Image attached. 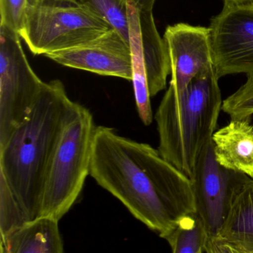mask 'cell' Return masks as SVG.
Instances as JSON below:
<instances>
[{
    "mask_svg": "<svg viewBox=\"0 0 253 253\" xmlns=\"http://www.w3.org/2000/svg\"><path fill=\"white\" fill-rule=\"evenodd\" d=\"M89 175L163 239L196 213L191 179L158 150L112 128L95 129Z\"/></svg>",
    "mask_w": 253,
    "mask_h": 253,
    "instance_id": "1",
    "label": "cell"
},
{
    "mask_svg": "<svg viewBox=\"0 0 253 253\" xmlns=\"http://www.w3.org/2000/svg\"><path fill=\"white\" fill-rule=\"evenodd\" d=\"M72 102L62 82L45 83L27 118L0 146V198L8 231L40 218L46 172Z\"/></svg>",
    "mask_w": 253,
    "mask_h": 253,
    "instance_id": "2",
    "label": "cell"
},
{
    "mask_svg": "<svg viewBox=\"0 0 253 253\" xmlns=\"http://www.w3.org/2000/svg\"><path fill=\"white\" fill-rule=\"evenodd\" d=\"M218 80L212 68L181 91L169 85L154 115L159 153L190 178L222 111Z\"/></svg>",
    "mask_w": 253,
    "mask_h": 253,
    "instance_id": "3",
    "label": "cell"
},
{
    "mask_svg": "<svg viewBox=\"0 0 253 253\" xmlns=\"http://www.w3.org/2000/svg\"><path fill=\"white\" fill-rule=\"evenodd\" d=\"M96 127L90 111L73 102L46 172L40 218L59 221L80 196L90 174Z\"/></svg>",
    "mask_w": 253,
    "mask_h": 253,
    "instance_id": "4",
    "label": "cell"
},
{
    "mask_svg": "<svg viewBox=\"0 0 253 253\" xmlns=\"http://www.w3.org/2000/svg\"><path fill=\"white\" fill-rule=\"evenodd\" d=\"M112 29L79 0H39L27 7L19 36L33 54L46 56L83 45Z\"/></svg>",
    "mask_w": 253,
    "mask_h": 253,
    "instance_id": "5",
    "label": "cell"
},
{
    "mask_svg": "<svg viewBox=\"0 0 253 253\" xmlns=\"http://www.w3.org/2000/svg\"><path fill=\"white\" fill-rule=\"evenodd\" d=\"M127 8L135 102L140 118L150 126L153 120L151 98L166 88L170 74L169 52L156 28L152 10L138 8L129 0Z\"/></svg>",
    "mask_w": 253,
    "mask_h": 253,
    "instance_id": "6",
    "label": "cell"
},
{
    "mask_svg": "<svg viewBox=\"0 0 253 253\" xmlns=\"http://www.w3.org/2000/svg\"><path fill=\"white\" fill-rule=\"evenodd\" d=\"M20 39L0 25V146L27 118L45 83L31 68Z\"/></svg>",
    "mask_w": 253,
    "mask_h": 253,
    "instance_id": "7",
    "label": "cell"
},
{
    "mask_svg": "<svg viewBox=\"0 0 253 253\" xmlns=\"http://www.w3.org/2000/svg\"><path fill=\"white\" fill-rule=\"evenodd\" d=\"M190 179L196 202L195 215L208 239L217 238L236 198L251 178L220 165L215 159L212 140L202 153Z\"/></svg>",
    "mask_w": 253,
    "mask_h": 253,
    "instance_id": "8",
    "label": "cell"
},
{
    "mask_svg": "<svg viewBox=\"0 0 253 253\" xmlns=\"http://www.w3.org/2000/svg\"><path fill=\"white\" fill-rule=\"evenodd\" d=\"M209 28L217 78L253 75V7L224 5Z\"/></svg>",
    "mask_w": 253,
    "mask_h": 253,
    "instance_id": "9",
    "label": "cell"
},
{
    "mask_svg": "<svg viewBox=\"0 0 253 253\" xmlns=\"http://www.w3.org/2000/svg\"><path fill=\"white\" fill-rule=\"evenodd\" d=\"M163 40L170 61L169 85L176 91L214 68L209 28L187 23L169 25Z\"/></svg>",
    "mask_w": 253,
    "mask_h": 253,
    "instance_id": "10",
    "label": "cell"
},
{
    "mask_svg": "<svg viewBox=\"0 0 253 253\" xmlns=\"http://www.w3.org/2000/svg\"><path fill=\"white\" fill-rule=\"evenodd\" d=\"M68 68L132 81V56L129 43L115 29L78 47L46 55Z\"/></svg>",
    "mask_w": 253,
    "mask_h": 253,
    "instance_id": "11",
    "label": "cell"
},
{
    "mask_svg": "<svg viewBox=\"0 0 253 253\" xmlns=\"http://www.w3.org/2000/svg\"><path fill=\"white\" fill-rule=\"evenodd\" d=\"M251 118L231 120L212 135L215 159L220 165L253 179V124Z\"/></svg>",
    "mask_w": 253,
    "mask_h": 253,
    "instance_id": "12",
    "label": "cell"
},
{
    "mask_svg": "<svg viewBox=\"0 0 253 253\" xmlns=\"http://www.w3.org/2000/svg\"><path fill=\"white\" fill-rule=\"evenodd\" d=\"M59 221L40 218L0 239V253H63Z\"/></svg>",
    "mask_w": 253,
    "mask_h": 253,
    "instance_id": "13",
    "label": "cell"
},
{
    "mask_svg": "<svg viewBox=\"0 0 253 253\" xmlns=\"http://www.w3.org/2000/svg\"><path fill=\"white\" fill-rule=\"evenodd\" d=\"M235 248L253 253V179L244 186L218 237Z\"/></svg>",
    "mask_w": 253,
    "mask_h": 253,
    "instance_id": "14",
    "label": "cell"
},
{
    "mask_svg": "<svg viewBox=\"0 0 253 253\" xmlns=\"http://www.w3.org/2000/svg\"><path fill=\"white\" fill-rule=\"evenodd\" d=\"M207 239L202 223L194 214L186 218L166 240L172 253H203Z\"/></svg>",
    "mask_w": 253,
    "mask_h": 253,
    "instance_id": "15",
    "label": "cell"
},
{
    "mask_svg": "<svg viewBox=\"0 0 253 253\" xmlns=\"http://www.w3.org/2000/svg\"><path fill=\"white\" fill-rule=\"evenodd\" d=\"M108 21L129 43L127 0H79Z\"/></svg>",
    "mask_w": 253,
    "mask_h": 253,
    "instance_id": "16",
    "label": "cell"
},
{
    "mask_svg": "<svg viewBox=\"0 0 253 253\" xmlns=\"http://www.w3.org/2000/svg\"><path fill=\"white\" fill-rule=\"evenodd\" d=\"M233 94L223 101L222 111L231 120L251 118L253 115V75Z\"/></svg>",
    "mask_w": 253,
    "mask_h": 253,
    "instance_id": "17",
    "label": "cell"
},
{
    "mask_svg": "<svg viewBox=\"0 0 253 253\" xmlns=\"http://www.w3.org/2000/svg\"><path fill=\"white\" fill-rule=\"evenodd\" d=\"M27 7V0H0V25L19 34L23 26Z\"/></svg>",
    "mask_w": 253,
    "mask_h": 253,
    "instance_id": "18",
    "label": "cell"
},
{
    "mask_svg": "<svg viewBox=\"0 0 253 253\" xmlns=\"http://www.w3.org/2000/svg\"><path fill=\"white\" fill-rule=\"evenodd\" d=\"M206 253H235L231 245L219 238L207 239L205 245Z\"/></svg>",
    "mask_w": 253,
    "mask_h": 253,
    "instance_id": "19",
    "label": "cell"
},
{
    "mask_svg": "<svg viewBox=\"0 0 253 253\" xmlns=\"http://www.w3.org/2000/svg\"><path fill=\"white\" fill-rule=\"evenodd\" d=\"M224 5L230 7H253V0H224Z\"/></svg>",
    "mask_w": 253,
    "mask_h": 253,
    "instance_id": "20",
    "label": "cell"
},
{
    "mask_svg": "<svg viewBox=\"0 0 253 253\" xmlns=\"http://www.w3.org/2000/svg\"><path fill=\"white\" fill-rule=\"evenodd\" d=\"M138 8L143 10H153L155 0H129Z\"/></svg>",
    "mask_w": 253,
    "mask_h": 253,
    "instance_id": "21",
    "label": "cell"
},
{
    "mask_svg": "<svg viewBox=\"0 0 253 253\" xmlns=\"http://www.w3.org/2000/svg\"><path fill=\"white\" fill-rule=\"evenodd\" d=\"M38 1L39 0H27L28 7H33V6L36 5Z\"/></svg>",
    "mask_w": 253,
    "mask_h": 253,
    "instance_id": "22",
    "label": "cell"
},
{
    "mask_svg": "<svg viewBox=\"0 0 253 253\" xmlns=\"http://www.w3.org/2000/svg\"><path fill=\"white\" fill-rule=\"evenodd\" d=\"M231 247L232 248H233V251H234L235 253H253L251 252H247V251H243V250L240 249V248H235V247L233 246Z\"/></svg>",
    "mask_w": 253,
    "mask_h": 253,
    "instance_id": "23",
    "label": "cell"
}]
</instances>
